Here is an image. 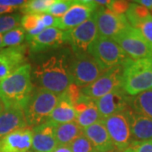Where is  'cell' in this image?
<instances>
[{
	"instance_id": "1",
	"label": "cell",
	"mask_w": 152,
	"mask_h": 152,
	"mask_svg": "<svg viewBox=\"0 0 152 152\" xmlns=\"http://www.w3.org/2000/svg\"><path fill=\"white\" fill-rule=\"evenodd\" d=\"M69 62L65 54L55 53L38 64L32 71V77L38 88L58 96L64 92L73 83Z\"/></svg>"
},
{
	"instance_id": "2",
	"label": "cell",
	"mask_w": 152,
	"mask_h": 152,
	"mask_svg": "<svg viewBox=\"0 0 152 152\" xmlns=\"http://www.w3.org/2000/svg\"><path fill=\"white\" fill-rule=\"evenodd\" d=\"M33 91L32 69L29 64L20 66L0 82V99L5 109L25 110Z\"/></svg>"
},
{
	"instance_id": "3",
	"label": "cell",
	"mask_w": 152,
	"mask_h": 152,
	"mask_svg": "<svg viewBox=\"0 0 152 152\" xmlns=\"http://www.w3.org/2000/svg\"><path fill=\"white\" fill-rule=\"evenodd\" d=\"M123 89L129 96L152 90V58L129 59L124 65Z\"/></svg>"
},
{
	"instance_id": "4",
	"label": "cell",
	"mask_w": 152,
	"mask_h": 152,
	"mask_svg": "<svg viewBox=\"0 0 152 152\" xmlns=\"http://www.w3.org/2000/svg\"><path fill=\"white\" fill-rule=\"evenodd\" d=\"M59 96L42 88L34 89L24 110L28 127L35 128L48 121L49 117L58 102Z\"/></svg>"
},
{
	"instance_id": "5",
	"label": "cell",
	"mask_w": 152,
	"mask_h": 152,
	"mask_svg": "<svg viewBox=\"0 0 152 152\" xmlns=\"http://www.w3.org/2000/svg\"><path fill=\"white\" fill-rule=\"evenodd\" d=\"M88 53L106 71L114 67L124 66L130 59L113 39L100 36L91 45Z\"/></svg>"
},
{
	"instance_id": "6",
	"label": "cell",
	"mask_w": 152,
	"mask_h": 152,
	"mask_svg": "<svg viewBox=\"0 0 152 152\" xmlns=\"http://www.w3.org/2000/svg\"><path fill=\"white\" fill-rule=\"evenodd\" d=\"M72 82L80 88L89 86L106 72L92 56L86 53L75 54L69 62Z\"/></svg>"
},
{
	"instance_id": "7",
	"label": "cell",
	"mask_w": 152,
	"mask_h": 152,
	"mask_svg": "<svg viewBox=\"0 0 152 152\" xmlns=\"http://www.w3.org/2000/svg\"><path fill=\"white\" fill-rule=\"evenodd\" d=\"M113 40L131 59L152 58V46L137 28L130 26Z\"/></svg>"
},
{
	"instance_id": "8",
	"label": "cell",
	"mask_w": 152,
	"mask_h": 152,
	"mask_svg": "<svg viewBox=\"0 0 152 152\" xmlns=\"http://www.w3.org/2000/svg\"><path fill=\"white\" fill-rule=\"evenodd\" d=\"M124 66L110 69L89 86L81 88L82 93L94 101L103 97L110 92L123 88Z\"/></svg>"
},
{
	"instance_id": "9",
	"label": "cell",
	"mask_w": 152,
	"mask_h": 152,
	"mask_svg": "<svg viewBox=\"0 0 152 152\" xmlns=\"http://www.w3.org/2000/svg\"><path fill=\"white\" fill-rule=\"evenodd\" d=\"M93 16L97 26L98 36L114 39L130 26L125 15H119L107 8L97 9Z\"/></svg>"
},
{
	"instance_id": "10",
	"label": "cell",
	"mask_w": 152,
	"mask_h": 152,
	"mask_svg": "<svg viewBox=\"0 0 152 152\" xmlns=\"http://www.w3.org/2000/svg\"><path fill=\"white\" fill-rule=\"evenodd\" d=\"M128 109L102 120L115 148L122 151L133 142Z\"/></svg>"
},
{
	"instance_id": "11",
	"label": "cell",
	"mask_w": 152,
	"mask_h": 152,
	"mask_svg": "<svg viewBox=\"0 0 152 152\" xmlns=\"http://www.w3.org/2000/svg\"><path fill=\"white\" fill-rule=\"evenodd\" d=\"M98 9V4L91 0L74 1L69 10L62 18H58L57 28L69 31L88 20Z\"/></svg>"
},
{
	"instance_id": "12",
	"label": "cell",
	"mask_w": 152,
	"mask_h": 152,
	"mask_svg": "<svg viewBox=\"0 0 152 152\" xmlns=\"http://www.w3.org/2000/svg\"><path fill=\"white\" fill-rule=\"evenodd\" d=\"M67 32V42L75 54L86 53L91 45L98 37L96 23L94 16Z\"/></svg>"
},
{
	"instance_id": "13",
	"label": "cell",
	"mask_w": 152,
	"mask_h": 152,
	"mask_svg": "<svg viewBox=\"0 0 152 152\" xmlns=\"http://www.w3.org/2000/svg\"><path fill=\"white\" fill-rule=\"evenodd\" d=\"M32 53L60 48L67 42V32L56 27L46 28L36 37L27 40Z\"/></svg>"
},
{
	"instance_id": "14",
	"label": "cell",
	"mask_w": 152,
	"mask_h": 152,
	"mask_svg": "<svg viewBox=\"0 0 152 152\" xmlns=\"http://www.w3.org/2000/svg\"><path fill=\"white\" fill-rule=\"evenodd\" d=\"M129 96L123 88L115 90L96 101V107L102 120L114 114L124 112L129 108Z\"/></svg>"
},
{
	"instance_id": "15",
	"label": "cell",
	"mask_w": 152,
	"mask_h": 152,
	"mask_svg": "<svg viewBox=\"0 0 152 152\" xmlns=\"http://www.w3.org/2000/svg\"><path fill=\"white\" fill-rule=\"evenodd\" d=\"M26 45L5 48L0 49V82L16 70L20 66L26 64Z\"/></svg>"
},
{
	"instance_id": "16",
	"label": "cell",
	"mask_w": 152,
	"mask_h": 152,
	"mask_svg": "<svg viewBox=\"0 0 152 152\" xmlns=\"http://www.w3.org/2000/svg\"><path fill=\"white\" fill-rule=\"evenodd\" d=\"M56 124L47 121L33 128L32 150L35 152H53L58 147L55 134Z\"/></svg>"
},
{
	"instance_id": "17",
	"label": "cell",
	"mask_w": 152,
	"mask_h": 152,
	"mask_svg": "<svg viewBox=\"0 0 152 152\" xmlns=\"http://www.w3.org/2000/svg\"><path fill=\"white\" fill-rule=\"evenodd\" d=\"M33 129L30 127L12 132L0 139V152H27L32 146Z\"/></svg>"
},
{
	"instance_id": "18",
	"label": "cell",
	"mask_w": 152,
	"mask_h": 152,
	"mask_svg": "<svg viewBox=\"0 0 152 152\" xmlns=\"http://www.w3.org/2000/svg\"><path fill=\"white\" fill-rule=\"evenodd\" d=\"M77 112L76 124L83 129L91 126L96 123L102 121L98 111L96 101L87 97L82 93L80 99L74 104Z\"/></svg>"
},
{
	"instance_id": "19",
	"label": "cell",
	"mask_w": 152,
	"mask_h": 152,
	"mask_svg": "<svg viewBox=\"0 0 152 152\" xmlns=\"http://www.w3.org/2000/svg\"><path fill=\"white\" fill-rule=\"evenodd\" d=\"M27 127L24 110L4 108L0 113V139L12 132Z\"/></svg>"
},
{
	"instance_id": "20",
	"label": "cell",
	"mask_w": 152,
	"mask_h": 152,
	"mask_svg": "<svg viewBox=\"0 0 152 152\" xmlns=\"http://www.w3.org/2000/svg\"><path fill=\"white\" fill-rule=\"evenodd\" d=\"M84 134L92 143L97 152H109L115 149L103 122H98L84 129Z\"/></svg>"
},
{
	"instance_id": "21",
	"label": "cell",
	"mask_w": 152,
	"mask_h": 152,
	"mask_svg": "<svg viewBox=\"0 0 152 152\" xmlns=\"http://www.w3.org/2000/svg\"><path fill=\"white\" fill-rule=\"evenodd\" d=\"M133 141L152 140V118L128 109Z\"/></svg>"
},
{
	"instance_id": "22",
	"label": "cell",
	"mask_w": 152,
	"mask_h": 152,
	"mask_svg": "<svg viewBox=\"0 0 152 152\" xmlns=\"http://www.w3.org/2000/svg\"><path fill=\"white\" fill-rule=\"evenodd\" d=\"M77 112L74 104L67 97L64 93L59 95V99L57 106L49 117V121L55 124H62L75 122Z\"/></svg>"
},
{
	"instance_id": "23",
	"label": "cell",
	"mask_w": 152,
	"mask_h": 152,
	"mask_svg": "<svg viewBox=\"0 0 152 152\" xmlns=\"http://www.w3.org/2000/svg\"><path fill=\"white\" fill-rule=\"evenodd\" d=\"M56 139L58 145H69L77 137L84 134V129L76 122L56 124Z\"/></svg>"
},
{
	"instance_id": "24",
	"label": "cell",
	"mask_w": 152,
	"mask_h": 152,
	"mask_svg": "<svg viewBox=\"0 0 152 152\" xmlns=\"http://www.w3.org/2000/svg\"><path fill=\"white\" fill-rule=\"evenodd\" d=\"M129 107L135 113L152 118V90L129 96Z\"/></svg>"
},
{
	"instance_id": "25",
	"label": "cell",
	"mask_w": 152,
	"mask_h": 152,
	"mask_svg": "<svg viewBox=\"0 0 152 152\" xmlns=\"http://www.w3.org/2000/svg\"><path fill=\"white\" fill-rule=\"evenodd\" d=\"M20 26L26 32V40L36 37L46 29L42 23L41 15H25L21 18Z\"/></svg>"
},
{
	"instance_id": "26",
	"label": "cell",
	"mask_w": 152,
	"mask_h": 152,
	"mask_svg": "<svg viewBox=\"0 0 152 152\" xmlns=\"http://www.w3.org/2000/svg\"><path fill=\"white\" fill-rule=\"evenodd\" d=\"M125 15L131 26L137 28L142 22H144L148 18L151 16V14L145 7L134 2L130 4L129 8L126 12Z\"/></svg>"
},
{
	"instance_id": "27",
	"label": "cell",
	"mask_w": 152,
	"mask_h": 152,
	"mask_svg": "<svg viewBox=\"0 0 152 152\" xmlns=\"http://www.w3.org/2000/svg\"><path fill=\"white\" fill-rule=\"evenodd\" d=\"M54 0H30L20 8L25 15H42L47 14L49 7Z\"/></svg>"
},
{
	"instance_id": "28",
	"label": "cell",
	"mask_w": 152,
	"mask_h": 152,
	"mask_svg": "<svg viewBox=\"0 0 152 152\" xmlns=\"http://www.w3.org/2000/svg\"><path fill=\"white\" fill-rule=\"evenodd\" d=\"M26 39V31L21 26H19L3 35V48H5L20 46Z\"/></svg>"
},
{
	"instance_id": "29",
	"label": "cell",
	"mask_w": 152,
	"mask_h": 152,
	"mask_svg": "<svg viewBox=\"0 0 152 152\" xmlns=\"http://www.w3.org/2000/svg\"><path fill=\"white\" fill-rule=\"evenodd\" d=\"M21 18L20 14H10L0 15V34L4 35L12 30L19 27Z\"/></svg>"
},
{
	"instance_id": "30",
	"label": "cell",
	"mask_w": 152,
	"mask_h": 152,
	"mask_svg": "<svg viewBox=\"0 0 152 152\" xmlns=\"http://www.w3.org/2000/svg\"><path fill=\"white\" fill-rule=\"evenodd\" d=\"M74 4L73 0H54L47 14L56 18H62Z\"/></svg>"
},
{
	"instance_id": "31",
	"label": "cell",
	"mask_w": 152,
	"mask_h": 152,
	"mask_svg": "<svg viewBox=\"0 0 152 152\" xmlns=\"http://www.w3.org/2000/svg\"><path fill=\"white\" fill-rule=\"evenodd\" d=\"M69 146L72 152H97L92 143L84 134L77 137Z\"/></svg>"
},
{
	"instance_id": "32",
	"label": "cell",
	"mask_w": 152,
	"mask_h": 152,
	"mask_svg": "<svg viewBox=\"0 0 152 152\" xmlns=\"http://www.w3.org/2000/svg\"><path fill=\"white\" fill-rule=\"evenodd\" d=\"M123 152H152V140L133 141Z\"/></svg>"
},
{
	"instance_id": "33",
	"label": "cell",
	"mask_w": 152,
	"mask_h": 152,
	"mask_svg": "<svg viewBox=\"0 0 152 152\" xmlns=\"http://www.w3.org/2000/svg\"><path fill=\"white\" fill-rule=\"evenodd\" d=\"M143 37L152 46V15L148 18L137 27Z\"/></svg>"
},
{
	"instance_id": "34",
	"label": "cell",
	"mask_w": 152,
	"mask_h": 152,
	"mask_svg": "<svg viewBox=\"0 0 152 152\" xmlns=\"http://www.w3.org/2000/svg\"><path fill=\"white\" fill-rule=\"evenodd\" d=\"M130 5V3L128 1H111L107 7L110 10L119 15H125Z\"/></svg>"
},
{
	"instance_id": "35",
	"label": "cell",
	"mask_w": 152,
	"mask_h": 152,
	"mask_svg": "<svg viewBox=\"0 0 152 152\" xmlns=\"http://www.w3.org/2000/svg\"><path fill=\"white\" fill-rule=\"evenodd\" d=\"M25 3L26 1L24 0H0V4L13 7L16 10L18 8H20Z\"/></svg>"
},
{
	"instance_id": "36",
	"label": "cell",
	"mask_w": 152,
	"mask_h": 152,
	"mask_svg": "<svg viewBox=\"0 0 152 152\" xmlns=\"http://www.w3.org/2000/svg\"><path fill=\"white\" fill-rule=\"evenodd\" d=\"M15 10H16V9H15V8H13V7H9V6L0 4V15H7V14H9V13H12L13 11Z\"/></svg>"
},
{
	"instance_id": "37",
	"label": "cell",
	"mask_w": 152,
	"mask_h": 152,
	"mask_svg": "<svg viewBox=\"0 0 152 152\" xmlns=\"http://www.w3.org/2000/svg\"><path fill=\"white\" fill-rule=\"evenodd\" d=\"M135 3L145 7L148 10H151L152 8V0H139L135 1Z\"/></svg>"
},
{
	"instance_id": "38",
	"label": "cell",
	"mask_w": 152,
	"mask_h": 152,
	"mask_svg": "<svg viewBox=\"0 0 152 152\" xmlns=\"http://www.w3.org/2000/svg\"><path fill=\"white\" fill-rule=\"evenodd\" d=\"M53 152H72L69 145H58Z\"/></svg>"
},
{
	"instance_id": "39",
	"label": "cell",
	"mask_w": 152,
	"mask_h": 152,
	"mask_svg": "<svg viewBox=\"0 0 152 152\" xmlns=\"http://www.w3.org/2000/svg\"><path fill=\"white\" fill-rule=\"evenodd\" d=\"M95 2H96V4H97L98 5H106L107 7L111 1H109V0H96Z\"/></svg>"
},
{
	"instance_id": "40",
	"label": "cell",
	"mask_w": 152,
	"mask_h": 152,
	"mask_svg": "<svg viewBox=\"0 0 152 152\" xmlns=\"http://www.w3.org/2000/svg\"><path fill=\"white\" fill-rule=\"evenodd\" d=\"M4 104H3L1 99H0V113L4 111Z\"/></svg>"
},
{
	"instance_id": "41",
	"label": "cell",
	"mask_w": 152,
	"mask_h": 152,
	"mask_svg": "<svg viewBox=\"0 0 152 152\" xmlns=\"http://www.w3.org/2000/svg\"><path fill=\"white\" fill-rule=\"evenodd\" d=\"M4 48H3V35L0 34V49Z\"/></svg>"
},
{
	"instance_id": "42",
	"label": "cell",
	"mask_w": 152,
	"mask_h": 152,
	"mask_svg": "<svg viewBox=\"0 0 152 152\" xmlns=\"http://www.w3.org/2000/svg\"><path fill=\"white\" fill-rule=\"evenodd\" d=\"M109 152H123L122 151H120V150H118V149H113V151H109Z\"/></svg>"
},
{
	"instance_id": "43",
	"label": "cell",
	"mask_w": 152,
	"mask_h": 152,
	"mask_svg": "<svg viewBox=\"0 0 152 152\" xmlns=\"http://www.w3.org/2000/svg\"><path fill=\"white\" fill-rule=\"evenodd\" d=\"M151 10V15H152V8L151 9V10Z\"/></svg>"
},
{
	"instance_id": "44",
	"label": "cell",
	"mask_w": 152,
	"mask_h": 152,
	"mask_svg": "<svg viewBox=\"0 0 152 152\" xmlns=\"http://www.w3.org/2000/svg\"><path fill=\"white\" fill-rule=\"evenodd\" d=\"M27 152H33V151H27Z\"/></svg>"
}]
</instances>
